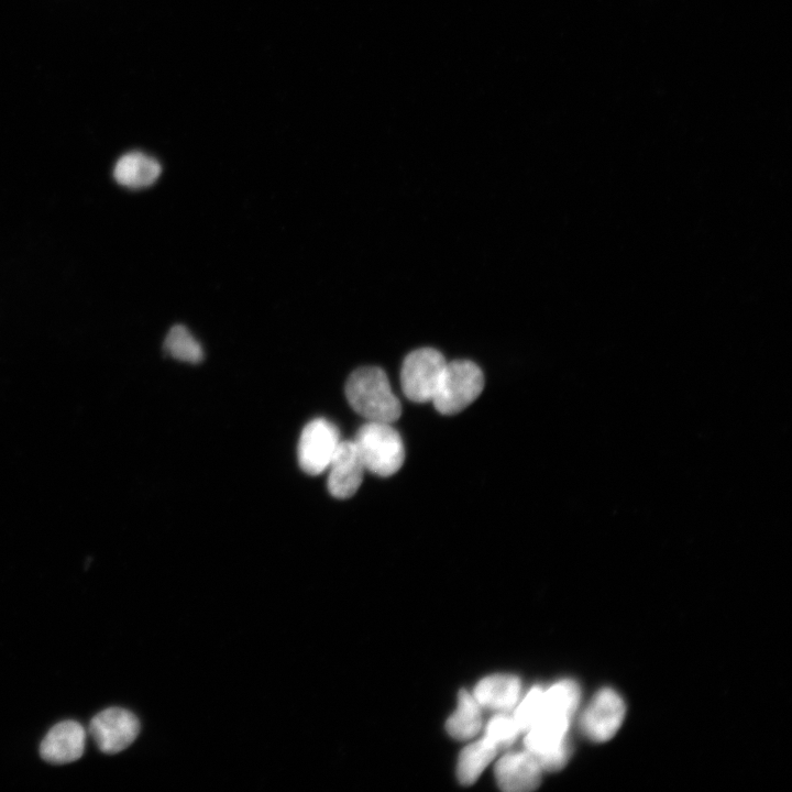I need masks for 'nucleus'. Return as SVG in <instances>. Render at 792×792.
<instances>
[{
	"mask_svg": "<svg viewBox=\"0 0 792 792\" xmlns=\"http://www.w3.org/2000/svg\"><path fill=\"white\" fill-rule=\"evenodd\" d=\"M164 351L172 358L196 364L202 361L204 350L200 343L183 324L173 326L165 340Z\"/></svg>",
	"mask_w": 792,
	"mask_h": 792,
	"instance_id": "f3484780",
	"label": "nucleus"
},
{
	"mask_svg": "<svg viewBox=\"0 0 792 792\" xmlns=\"http://www.w3.org/2000/svg\"><path fill=\"white\" fill-rule=\"evenodd\" d=\"M519 733L520 729L514 717L502 713L490 719L486 725L485 737L499 749L512 745Z\"/></svg>",
	"mask_w": 792,
	"mask_h": 792,
	"instance_id": "6ab92c4d",
	"label": "nucleus"
},
{
	"mask_svg": "<svg viewBox=\"0 0 792 792\" xmlns=\"http://www.w3.org/2000/svg\"><path fill=\"white\" fill-rule=\"evenodd\" d=\"M139 718L122 707H109L95 715L89 734L100 751L108 755L127 749L139 736Z\"/></svg>",
	"mask_w": 792,
	"mask_h": 792,
	"instance_id": "0eeeda50",
	"label": "nucleus"
},
{
	"mask_svg": "<svg viewBox=\"0 0 792 792\" xmlns=\"http://www.w3.org/2000/svg\"><path fill=\"white\" fill-rule=\"evenodd\" d=\"M625 716V703L613 689L598 691L581 719L583 733L594 741L609 740L619 729Z\"/></svg>",
	"mask_w": 792,
	"mask_h": 792,
	"instance_id": "6e6552de",
	"label": "nucleus"
},
{
	"mask_svg": "<svg viewBox=\"0 0 792 792\" xmlns=\"http://www.w3.org/2000/svg\"><path fill=\"white\" fill-rule=\"evenodd\" d=\"M327 470L329 493L340 499L356 493L365 471L353 440L341 441Z\"/></svg>",
	"mask_w": 792,
	"mask_h": 792,
	"instance_id": "1a4fd4ad",
	"label": "nucleus"
},
{
	"mask_svg": "<svg viewBox=\"0 0 792 792\" xmlns=\"http://www.w3.org/2000/svg\"><path fill=\"white\" fill-rule=\"evenodd\" d=\"M498 748L485 736L469 746L460 754L458 778L464 785L474 783L487 765L494 759Z\"/></svg>",
	"mask_w": 792,
	"mask_h": 792,
	"instance_id": "2eb2a0df",
	"label": "nucleus"
},
{
	"mask_svg": "<svg viewBox=\"0 0 792 792\" xmlns=\"http://www.w3.org/2000/svg\"><path fill=\"white\" fill-rule=\"evenodd\" d=\"M543 689L532 688L527 695L516 704L513 715L520 732H527L540 717L542 712Z\"/></svg>",
	"mask_w": 792,
	"mask_h": 792,
	"instance_id": "a211bd4d",
	"label": "nucleus"
},
{
	"mask_svg": "<svg viewBox=\"0 0 792 792\" xmlns=\"http://www.w3.org/2000/svg\"><path fill=\"white\" fill-rule=\"evenodd\" d=\"M483 387L484 375L475 363L468 360L447 362L431 402L440 414L454 415L471 405Z\"/></svg>",
	"mask_w": 792,
	"mask_h": 792,
	"instance_id": "7ed1b4c3",
	"label": "nucleus"
},
{
	"mask_svg": "<svg viewBox=\"0 0 792 792\" xmlns=\"http://www.w3.org/2000/svg\"><path fill=\"white\" fill-rule=\"evenodd\" d=\"M539 763L527 750L508 752L495 766L499 788L507 792H527L538 788L541 781Z\"/></svg>",
	"mask_w": 792,
	"mask_h": 792,
	"instance_id": "9b49d317",
	"label": "nucleus"
},
{
	"mask_svg": "<svg viewBox=\"0 0 792 792\" xmlns=\"http://www.w3.org/2000/svg\"><path fill=\"white\" fill-rule=\"evenodd\" d=\"M86 737V730L78 722H59L42 739L40 756L52 765L74 762L84 754Z\"/></svg>",
	"mask_w": 792,
	"mask_h": 792,
	"instance_id": "9d476101",
	"label": "nucleus"
},
{
	"mask_svg": "<svg viewBox=\"0 0 792 792\" xmlns=\"http://www.w3.org/2000/svg\"><path fill=\"white\" fill-rule=\"evenodd\" d=\"M447 361L436 349L421 348L410 352L403 362L400 384L405 396L416 403L431 402Z\"/></svg>",
	"mask_w": 792,
	"mask_h": 792,
	"instance_id": "39448f33",
	"label": "nucleus"
},
{
	"mask_svg": "<svg viewBox=\"0 0 792 792\" xmlns=\"http://www.w3.org/2000/svg\"><path fill=\"white\" fill-rule=\"evenodd\" d=\"M482 727L481 706L473 694L461 690L458 698V706L448 718L446 728L449 735L455 739L473 738Z\"/></svg>",
	"mask_w": 792,
	"mask_h": 792,
	"instance_id": "4468645a",
	"label": "nucleus"
},
{
	"mask_svg": "<svg viewBox=\"0 0 792 792\" xmlns=\"http://www.w3.org/2000/svg\"><path fill=\"white\" fill-rule=\"evenodd\" d=\"M336 425L326 418H316L302 429L298 441V463L309 475L324 472L340 444Z\"/></svg>",
	"mask_w": 792,
	"mask_h": 792,
	"instance_id": "423d86ee",
	"label": "nucleus"
},
{
	"mask_svg": "<svg viewBox=\"0 0 792 792\" xmlns=\"http://www.w3.org/2000/svg\"><path fill=\"white\" fill-rule=\"evenodd\" d=\"M365 470L391 476L403 465L405 448L402 437L388 422L367 421L353 440Z\"/></svg>",
	"mask_w": 792,
	"mask_h": 792,
	"instance_id": "f03ea898",
	"label": "nucleus"
},
{
	"mask_svg": "<svg viewBox=\"0 0 792 792\" xmlns=\"http://www.w3.org/2000/svg\"><path fill=\"white\" fill-rule=\"evenodd\" d=\"M345 396L351 407L367 421L392 424L400 417V402L380 367L365 366L352 372L345 383Z\"/></svg>",
	"mask_w": 792,
	"mask_h": 792,
	"instance_id": "f257e3e1",
	"label": "nucleus"
},
{
	"mask_svg": "<svg viewBox=\"0 0 792 792\" xmlns=\"http://www.w3.org/2000/svg\"><path fill=\"white\" fill-rule=\"evenodd\" d=\"M579 702V685L569 679L558 681L547 690H543L540 717L546 714H553L571 718L576 711Z\"/></svg>",
	"mask_w": 792,
	"mask_h": 792,
	"instance_id": "dca6fc26",
	"label": "nucleus"
},
{
	"mask_svg": "<svg viewBox=\"0 0 792 792\" xmlns=\"http://www.w3.org/2000/svg\"><path fill=\"white\" fill-rule=\"evenodd\" d=\"M570 719L561 715L546 714L526 732V750L532 755L542 771H557L565 766L570 756Z\"/></svg>",
	"mask_w": 792,
	"mask_h": 792,
	"instance_id": "20e7f679",
	"label": "nucleus"
},
{
	"mask_svg": "<svg viewBox=\"0 0 792 792\" xmlns=\"http://www.w3.org/2000/svg\"><path fill=\"white\" fill-rule=\"evenodd\" d=\"M520 681L510 674H493L482 679L473 696L481 707L499 712L513 710L519 701Z\"/></svg>",
	"mask_w": 792,
	"mask_h": 792,
	"instance_id": "f8f14e48",
	"label": "nucleus"
},
{
	"mask_svg": "<svg viewBox=\"0 0 792 792\" xmlns=\"http://www.w3.org/2000/svg\"><path fill=\"white\" fill-rule=\"evenodd\" d=\"M161 170L162 167L154 157L142 152H130L117 161L113 176L118 184L131 189H140L154 184Z\"/></svg>",
	"mask_w": 792,
	"mask_h": 792,
	"instance_id": "ddd939ff",
	"label": "nucleus"
}]
</instances>
